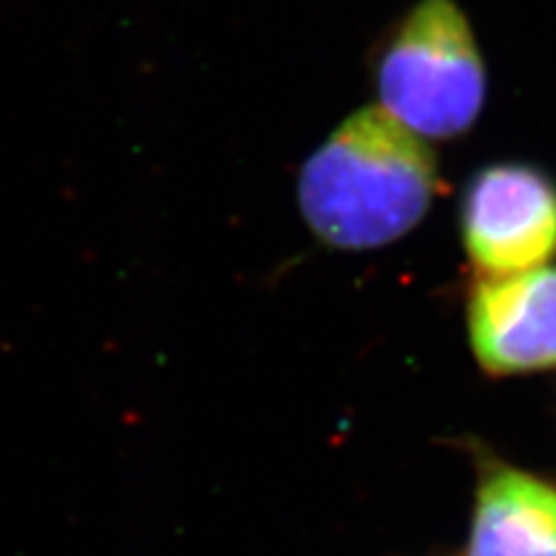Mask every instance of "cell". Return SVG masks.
Segmentation results:
<instances>
[{"instance_id":"cell-2","label":"cell","mask_w":556,"mask_h":556,"mask_svg":"<svg viewBox=\"0 0 556 556\" xmlns=\"http://www.w3.org/2000/svg\"><path fill=\"white\" fill-rule=\"evenodd\" d=\"M380 108L429 139H452L478 121L486 75L476 35L452 0H422L396 28L378 65Z\"/></svg>"},{"instance_id":"cell-3","label":"cell","mask_w":556,"mask_h":556,"mask_svg":"<svg viewBox=\"0 0 556 556\" xmlns=\"http://www.w3.org/2000/svg\"><path fill=\"white\" fill-rule=\"evenodd\" d=\"M462 237L482 276L545 267L556 257L554 181L519 163L480 169L462 200Z\"/></svg>"},{"instance_id":"cell-1","label":"cell","mask_w":556,"mask_h":556,"mask_svg":"<svg viewBox=\"0 0 556 556\" xmlns=\"http://www.w3.org/2000/svg\"><path fill=\"white\" fill-rule=\"evenodd\" d=\"M437 155L380 108L348 116L300 174V206L325 243L345 251L402 239L437 195Z\"/></svg>"},{"instance_id":"cell-4","label":"cell","mask_w":556,"mask_h":556,"mask_svg":"<svg viewBox=\"0 0 556 556\" xmlns=\"http://www.w3.org/2000/svg\"><path fill=\"white\" fill-rule=\"evenodd\" d=\"M468 343L492 376L556 367V267L482 276L466 304Z\"/></svg>"},{"instance_id":"cell-5","label":"cell","mask_w":556,"mask_h":556,"mask_svg":"<svg viewBox=\"0 0 556 556\" xmlns=\"http://www.w3.org/2000/svg\"><path fill=\"white\" fill-rule=\"evenodd\" d=\"M466 556H556V484L510 466L486 473Z\"/></svg>"}]
</instances>
